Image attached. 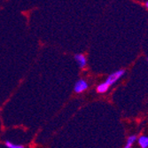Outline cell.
I'll list each match as a JSON object with an SVG mask.
<instances>
[{"label": "cell", "mask_w": 148, "mask_h": 148, "mask_svg": "<svg viewBox=\"0 0 148 148\" xmlns=\"http://www.w3.org/2000/svg\"><path fill=\"white\" fill-rule=\"evenodd\" d=\"M135 140H136V137H135V136H131V137H130V138H128V140H127V144H126V145L124 146V148H131V145H133L134 142H135Z\"/></svg>", "instance_id": "52a82bcc"}, {"label": "cell", "mask_w": 148, "mask_h": 148, "mask_svg": "<svg viewBox=\"0 0 148 148\" xmlns=\"http://www.w3.org/2000/svg\"><path fill=\"white\" fill-rule=\"evenodd\" d=\"M87 88H88V84L86 81H84L83 79H80L75 83L74 90L76 93H81V92L84 91L85 90H87Z\"/></svg>", "instance_id": "7a4b0ae2"}, {"label": "cell", "mask_w": 148, "mask_h": 148, "mask_svg": "<svg viewBox=\"0 0 148 148\" xmlns=\"http://www.w3.org/2000/svg\"><path fill=\"white\" fill-rule=\"evenodd\" d=\"M145 8L148 10V1H146V2H145Z\"/></svg>", "instance_id": "ba28073f"}, {"label": "cell", "mask_w": 148, "mask_h": 148, "mask_svg": "<svg viewBox=\"0 0 148 148\" xmlns=\"http://www.w3.org/2000/svg\"><path fill=\"white\" fill-rule=\"evenodd\" d=\"M75 60H76L81 69H84L86 66V58L84 54H75Z\"/></svg>", "instance_id": "3957f363"}, {"label": "cell", "mask_w": 148, "mask_h": 148, "mask_svg": "<svg viewBox=\"0 0 148 148\" xmlns=\"http://www.w3.org/2000/svg\"><path fill=\"white\" fill-rule=\"evenodd\" d=\"M5 145L6 146V148H26L24 145H17L11 142L10 140H6L5 141Z\"/></svg>", "instance_id": "277c9868"}, {"label": "cell", "mask_w": 148, "mask_h": 148, "mask_svg": "<svg viewBox=\"0 0 148 148\" xmlns=\"http://www.w3.org/2000/svg\"><path fill=\"white\" fill-rule=\"evenodd\" d=\"M138 143L141 145L142 148H146L148 147V138L145 136H142L138 139Z\"/></svg>", "instance_id": "8992f818"}, {"label": "cell", "mask_w": 148, "mask_h": 148, "mask_svg": "<svg viewBox=\"0 0 148 148\" xmlns=\"http://www.w3.org/2000/svg\"><path fill=\"white\" fill-rule=\"evenodd\" d=\"M109 84H107V83H103V84H101L100 85H99L98 87H97V90H98V92H99V93H104V92H106L107 90H108V88H109Z\"/></svg>", "instance_id": "5b68a950"}, {"label": "cell", "mask_w": 148, "mask_h": 148, "mask_svg": "<svg viewBox=\"0 0 148 148\" xmlns=\"http://www.w3.org/2000/svg\"><path fill=\"white\" fill-rule=\"evenodd\" d=\"M147 60H148V59H147Z\"/></svg>", "instance_id": "9c48e42d"}, {"label": "cell", "mask_w": 148, "mask_h": 148, "mask_svg": "<svg viewBox=\"0 0 148 148\" xmlns=\"http://www.w3.org/2000/svg\"><path fill=\"white\" fill-rule=\"evenodd\" d=\"M124 74H125V71H124L123 69L118 70V71L113 73L112 75H110L108 76V78H107V80H106V83H107L109 85H112V84H114V83H116L117 81H118L121 77H122Z\"/></svg>", "instance_id": "6da1fadb"}]
</instances>
